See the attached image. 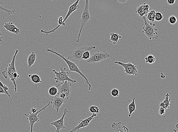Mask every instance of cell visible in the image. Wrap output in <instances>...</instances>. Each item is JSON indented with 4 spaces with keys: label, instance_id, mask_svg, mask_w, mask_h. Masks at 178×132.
<instances>
[{
    "label": "cell",
    "instance_id": "3",
    "mask_svg": "<svg viewBox=\"0 0 178 132\" xmlns=\"http://www.w3.org/2000/svg\"><path fill=\"white\" fill-rule=\"evenodd\" d=\"M89 1L90 0H85L84 8L80 20V24L79 31L76 40V42H79L81 34L84 28L87 23L91 19V16L89 11Z\"/></svg>",
    "mask_w": 178,
    "mask_h": 132
},
{
    "label": "cell",
    "instance_id": "40",
    "mask_svg": "<svg viewBox=\"0 0 178 132\" xmlns=\"http://www.w3.org/2000/svg\"><path fill=\"white\" fill-rule=\"evenodd\" d=\"M52 1H53V0H52Z\"/></svg>",
    "mask_w": 178,
    "mask_h": 132
},
{
    "label": "cell",
    "instance_id": "26",
    "mask_svg": "<svg viewBox=\"0 0 178 132\" xmlns=\"http://www.w3.org/2000/svg\"><path fill=\"white\" fill-rule=\"evenodd\" d=\"M0 10L2 11L5 12L7 13V14H8V15H10L13 14V13L15 12V9H7V8H4V7L2 6L1 5H0Z\"/></svg>",
    "mask_w": 178,
    "mask_h": 132
},
{
    "label": "cell",
    "instance_id": "5",
    "mask_svg": "<svg viewBox=\"0 0 178 132\" xmlns=\"http://www.w3.org/2000/svg\"><path fill=\"white\" fill-rule=\"evenodd\" d=\"M53 72L55 74V77L54 79L56 83L59 82H63L65 81H68L71 83H76L77 81L76 80L71 79L69 77L70 74L66 71V68L62 67L60 68V71L57 72L55 69L52 70Z\"/></svg>",
    "mask_w": 178,
    "mask_h": 132
},
{
    "label": "cell",
    "instance_id": "10",
    "mask_svg": "<svg viewBox=\"0 0 178 132\" xmlns=\"http://www.w3.org/2000/svg\"><path fill=\"white\" fill-rule=\"evenodd\" d=\"M71 86L72 84L70 82L67 81H65V82H62L60 84L56 86L58 89V94L61 93H65L66 97L69 99L71 92Z\"/></svg>",
    "mask_w": 178,
    "mask_h": 132
},
{
    "label": "cell",
    "instance_id": "14",
    "mask_svg": "<svg viewBox=\"0 0 178 132\" xmlns=\"http://www.w3.org/2000/svg\"><path fill=\"white\" fill-rule=\"evenodd\" d=\"M150 6L148 4L144 3L138 6L135 9V13L137 14L140 18L146 16L149 11Z\"/></svg>",
    "mask_w": 178,
    "mask_h": 132
},
{
    "label": "cell",
    "instance_id": "32",
    "mask_svg": "<svg viewBox=\"0 0 178 132\" xmlns=\"http://www.w3.org/2000/svg\"><path fill=\"white\" fill-rule=\"evenodd\" d=\"M0 94H6V95L8 96L9 98H10L11 99V96L10 94L9 93H8V91H6L5 89H3L2 87H1V86H0Z\"/></svg>",
    "mask_w": 178,
    "mask_h": 132
},
{
    "label": "cell",
    "instance_id": "4",
    "mask_svg": "<svg viewBox=\"0 0 178 132\" xmlns=\"http://www.w3.org/2000/svg\"><path fill=\"white\" fill-rule=\"evenodd\" d=\"M146 17V16H144L142 18L144 24L142 28V33L144 34L150 40L158 39V29L155 28V25L154 23H150V24H149L147 21Z\"/></svg>",
    "mask_w": 178,
    "mask_h": 132
},
{
    "label": "cell",
    "instance_id": "16",
    "mask_svg": "<svg viewBox=\"0 0 178 132\" xmlns=\"http://www.w3.org/2000/svg\"><path fill=\"white\" fill-rule=\"evenodd\" d=\"M3 26L7 31H9L12 33L18 35L20 33V29L17 27L12 22L6 23L3 25Z\"/></svg>",
    "mask_w": 178,
    "mask_h": 132
},
{
    "label": "cell",
    "instance_id": "30",
    "mask_svg": "<svg viewBox=\"0 0 178 132\" xmlns=\"http://www.w3.org/2000/svg\"><path fill=\"white\" fill-rule=\"evenodd\" d=\"M169 22L171 25H174L177 22V19L174 16H171L169 18Z\"/></svg>",
    "mask_w": 178,
    "mask_h": 132
},
{
    "label": "cell",
    "instance_id": "39",
    "mask_svg": "<svg viewBox=\"0 0 178 132\" xmlns=\"http://www.w3.org/2000/svg\"><path fill=\"white\" fill-rule=\"evenodd\" d=\"M2 35H3V34H2V32H1V31H0V43L2 42V39H3ZM0 45H1V44H0Z\"/></svg>",
    "mask_w": 178,
    "mask_h": 132
},
{
    "label": "cell",
    "instance_id": "23",
    "mask_svg": "<svg viewBox=\"0 0 178 132\" xmlns=\"http://www.w3.org/2000/svg\"><path fill=\"white\" fill-rule=\"evenodd\" d=\"M29 78H31V80L35 83H42L40 77L37 74H31L28 75Z\"/></svg>",
    "mask_w": 178,
    "mask_h": 132
},
{
    "label": "cell",
    "instance_id": "13",
    "mask_svg": "<svg viewBox=\"0 0 178 132\" xmlns=\"http://www.w3.org/2000/svg\"><path fill=\"white\" fill-rule=\"evenodd\" d=\"M68 99L67 98L65 99L61 98L57 95L54 96V97L51 100V104L53 105V108L56 110V113H58L62 105L66 103Z\"/></svg>",
    "mask_w": 178,
    "mask_h": 132
},
{
    "label": "cell",
    "instance_id": "35",
    "mask_svg": "<svg viewBox=\"0 0 178 132\" xmlns=\"http://www.w3.org/2000/svg\"><path fill=\"white\" fill-rule=\"evenodd\" d=\"M58 96L59 97L61 98L65 99V98H68L66 97V94H65V93H60V94H58Z\"/></svg>",
    "mask_w": 178,
    "mask_h": 132
},
{
    "label": "cell",
    "instance_id": "37",
    "mask_svg": "<svg viewBox=\"0 0 178 132\" xmlns=\"http://www.w3.org/2000/svg\"><path fill=\"white\" fill-rule=\"evenodd\" d=\"M37 111H38V109L35 107L32 108L31 109V112L32 113H35L37 112Z\"/></svg>",
    "mask_w": 178,
    "mask_h": 132
},
{
    "label": "cell",
    "instance_id": "18",
    "mask_svg": "<svg viewBox=\"0 0 178 132\" xmlns=\"http://www.w3.org/2000/svg\"><path fill=\"white\" fill-rule=\"evenodd\" d=\"M169 96H170V94L169 93H168L165 94V99H164V100L163 101H162V102L160 103V107H163L166 110L170 107L171 105L170 103L171 99L169 98Z\"/></svg>",
    "mask_w": 178,
    "mask_h": 132
},
{
    "label": "cell",
    "instance_id": "20",
    "mask_svg": "<svg viewBox=\"0 0 178 132\" xmlns=\"http://www.w3.org/2000/svg\"><path fill=\"white\" fill-rule=\"evenodd\" d=\"M37 56L36 53L34 52H32L31 54L27 58V65L28 67H31L36 62Z\"/></svg>",
    "mask_w": 178,
    "mask_h": 132
},
{
    "label": "cell",
    "instance_id": "21",
    "mask_svg": "<svg viewBox=\"0 0 178 132\" xmlns=\"http://www.w3.org/2000/svg\"><path fill=\"white\" fill-rule=\"evenodd\" d=\"M128 109L129 114H128V117H131L132 113L133 112L136 111V107L135 104V98H133L132 101L131 103L129 104L128 107Z\"/></svg>",
    "mask_w": 178,
    "mask_h": 132
},
{
    "label": "cell",
    "instance_id": "15",
    "mask_svg": "<svg viewBox=\"0 0 178 132\" xmlns=\"http://www.w3.org/2000/svg\"><path fill=\"white\" fill-rule=\"evenodd\" d=\"M80 1V0H77L75 3H74L73 4L70 6L69 8L68 12L66 16H65V18L63 19V26H65V21L67 20L68 19L69 17V16L71 15V14L75 11L77 10H78L80 8L79 5Z\"/></svg>",
    "mask_w": 178,
    "mask_h": 132
},
{
    "label": "cell",
    "instance_id": "2",
    "mask_svg": "<svg viewBox=\"0 0 178 132\" xmlns=\"http://www.w3.org/2000/svg\"><path fill=\"white\" fill-rule=\"evenodd\" d=\"M96 48V47L95 46L92 45L83 46L76 47L70 51L67 59L78 65L80 62L82 60V55L86 51H90L92 50L95 49Z\"/></svg>",
    "mask_w": 178,
    "mask_h": 132
},
{
    "label": "cell",
    "instance_id": "34",
    "mask_svg": "<svg viewBox=\"0 0 178 132\" xmlns=\"http://www.w3.org/2000/svg\"><path fill=\"white\" fill-rule=\"evenodd\" d=\"M0 86L2 87L3 89H5L6 91H8V89H9L8 87H7V86H6L4 85H3V83H2L1 81H0Z\"/></svg>",
    "mask_w": 178,
    "mask_h": 132
},
{
    "label": "cell",
    "instance_id": "7",
    "mask_svg": "<svg viewBox=\"0 0 178 132\" xmlns=\"http://www.w3.org/2000/svg\"><path fill=\"white\" fill-rule=\"evenodd\" d=\"M18 52V50H16L13 57L11 63L8 65L7 68H6L4 71L2 72V75L5 79L9 78L11 80L13 74L16 72L15 63L16 56Z\"/></svg>",
    "mask_w": 178,
    "mask_h": 132
},
{
    "label": "cell",
    "instance_id": "36",
    "mask_svg": "<svg viewBox=\"0 0 178 132\" xmlns=\"http://www.w3.org/2000/svg\"><path fill=\"white\" fill-rule=\"evenodd\" d=\"M176 0H167V2L170 5H173L175 3Z\"/></svg>",
    "mask_w": 178,
    "mask_h": 132
},
{
    "label": "cell",
    "instance_id": "1",
    "mask_svg": "<svg viewBox=\"0 0 178 132\" xmlns=\"http://www.w3.org/2000/svg\"><path fill=\"white\" fill-rule=\"evenodd\" d=\"M47 51L48 52L51 53L52 54L58 56L59 57L61 58L63 60H64L65 62L66 63V64H67L68 66V67L70 71H71V72L77 73L80 75L82 77H83L85 80L86 84L88 86V90L90 91L91 90L92 87L91 84L90 83L86 77L81 71V70L78 67V65H76V63L70 61L67 58H66L63 54H60V53L55 52L54 49L47 48Z\"/></svg>",
    "mask_w": 178,
    "mask_h": 132
},
{
    "label": "cell",
    "instance_id": "27",
    "mask_svg": "<svg viewBox=\"0 0 178 132\" xmlns=\"http://www.w3.org/2000/svg\"><path fill=\"white\" fill-rule=\"evenodd\" d=\"M164 18V15L161 12H156L155 15V20L156 21H159L162 20Z\"/></svg>",
    "mask_w": 178,
    "mask_h": 132
},
{
    "label": "cell",
    "instance_id": "19",
    "mask_svg": "<svg viewBox=\"0 0 178 132\" xmlns=\"http://www.w3.org/2000/svg\"><path fill=\"white\" fill-rule=\"evenodd\" d=\"M110 42L112 44L115 45L119 43V39L122 38V36L118 33L112 32L110 34Z\"/></svg>",
    "mask_w": 178,
    "mask_h": 132
},
{
    "label": "cell",
    "instance_id": "33",
    "mask_svg": "<svg viewBox=\"0 0 178 132\" xmlns=\"http://www.w3.org/2000/svg\"><path fill=\"white\" fill-rule=\"evenodd\" d=\"M166 110L163 107H160L159 110H158V112L160 115L161 116H163L165 113Z\"/></svg>",
    "mask_w": 178,
    "mask_h": 132
},
{
    "label": "cell",
    "instance_id": "6",
    "mask_svg": "<svg viewBox=\"0 0 178 132\" xmlns=\"http://www.w3.org/2000/svg\"><path fill=\"white\" fill-rule=\"evenodd\" d=\"M51 104V101H49L48 104L47 105L44 106V107L42 108L39 111H38L37 112L35 113H32L31 112L28 111V114H25V116L27 117V120L29 121V125L30 126V132H33V128L34 125L36 123H38L40 122L39 120V116H38V114L40 112H42L43 111L45 110V109L47 108L48 107L50 106Z\"/></svg>",
    "mask_w": 178,
    "mask_h": 132
},
{
    "label": "cell",
    "instance_id": "17",
    "mask_svg": "<svg viewBox=\"0 0 178 132\" xmlns=\"http://www.w3.org/2000/svg\"><path fill=\"white\" fill-rule=\"evenodd\" d=\"M121 122H119L118 123L113 122L111 125V128L113 129L114 132H129V129L127 128L125 126H121Z\"/></svg>",
    "mask_w": 178,
    "mask_h": 132
},
{
    "label": "cell",
    "instance_id": "12",
    "mask_svg": "<svg viewBox=\"0 0 178 132\" xmlns=\"http://www.w3.org/2000/svg\"><path fill=\"white\" fill-rule=\"evenodd\" d=\"M68 112L67 109L65 108L64 110V113L61 118L57 120L51 122L50 124L54 126L56 128L55 132H59L62 129H65L66 127L64 126V118L66 114Z\"/></svg>",
    "mask_w": 178,
    "mask_h": 132
},
{
    "label": "cell",
    "instance_id": "25",
    "mask_svg": "<svg viewBox=\"0 0 178 132\" xmlns=\"http://www.w3.org/2000/svg\"><path fill=\"white\" fill-rule=\"evenodd\" d=\"M145 60L146 63L149 64L154 63L156 60L155 56L152 54L148 55L145 58Z\"/></svg>",
    "mask_w": 178,
    "mask_h": 132
},
{
    "label": "cell",
    "instance_id": "8",
    "mask_svg": "<svg viewBox=\"0 0 178 132\" xmlns=\"http://www.w3.org/2000/svg\"><path fill=\"white\" fill-rule=\"evenodd\" d=\"M110 57V53L103 50L100 52L99 51L96 52L90 56V57L86 60V62L89 63L96 64Z\"/></svg>",
    "mask_w": 178,
    "mask_h": 132
},
{
    "label": "cell",
    "instance_id": "9",
    "mask_svg": "<svg viewBox=\"0 0 178 132\" xmlns=\"http://www.w3.org/2000/svg\"><path fill=\"white\" fill-rule=\"evenodd\" d=\"M115 64L122 66L124 68V72L127 76H137L138 73V68L135 65L130 62L125 63L120 61H115Z\"/></svg>",
    "mask_w": 178,
    "mask_h": 132
},
{
    "label": "cell",
    "instance_id": "24",
    "mask_svg": "<svg viewBox=\"0 0 178 132\" xmlns=\"http://www.w3.org/2000/svg\"><path fill=\"white\" fill-rule=\"evenodd\" d=\"M48 93L51 96H54L58 95V91L57 87L54 86H51L49 88Z\"/></svg>",
    "mask_w": 178,
    "mask_h": 132
},
{
    "label": "cell",
    "instance_id": "28",
    "mask_svg": "<svg viewBox=\"0 0 178 132\" xmlns=\"http://www.w3.org/2000/svg\"><path fill=\"white\" fill-rule=\"evenodd\" d=\"M90 112L92 113H99L100 112V109L99 107L97 106H91L89 107Z\"/></svg>",
    "mask_w": 178,
    "mask_h": 132
},
{
    "label": "cell",
    "instance_id": "22",
    "mask_svg": "<svg viewBox=\"0 0 178 132\" xmlns=\"http://www.w3.org/2000/svg\"><path fill=\"white\" fill-rule=\"evenodd\" d=\"M156 12V11L155 10H152L149 11L147 14V19L150 23H154Z\"/></svg>",
    "mask_w": 178,
    "mask_h": 132
},
{
    "label": "cell",
    "instance_id": "11",
    "mask_svg": "<svg viewBox=\"0 0 178 132\" xmlns=\"http://www.w3.org/2000/svg\"><path fill=\"white\" fill-rule=\"evenodd\" d=\"M97 116V113H93L91 116H90L86 119L80 120V121L79 122L78 125L76 126L75 127H73L70 132L77 131L79 130L81 128H84L85 127L88 126H89V123L91 121L94 119Z\"/></svg>",
    "mask_w": 178,
    "mask_h": 132
},
{
    "label": "cell",
    "instance_id": "41",
    "mask_svg": "<svg viewBox=\"0 0 178 132\" xmlns=\"http://www.w3.org/2000/svg\"></svg>",
    "mask_w": 178,
    "mask_h": 132
},
{
    "label": "cell",
    "instance_id": "38",
    "mask_svg": "<svg viewBox=\"0 0 178 132\" xmlns=\"http://www.w3.org/2000/svg\"><path fill=\"white\" fill-rule=\"evenodd\" d=\"M128 0H116L117 2H119V3H122V4L125 3Z\"/></svg>",
    "mask_w": 178,
    "mask_h": 132
},
{
    "label": "cell",
    "instance_id": "29",
    "mask_svg": "<svg viewBox=\"0 0 178 132\" xmlns=\"http://www.w3.org/2000/svg\"><path fill=\"white\" fill-rule=\"evenodd\" d=\"M90 56L89 51H86L83 53L82 56V59L84 60H88L90 57Z\"/></svg>",
    "mask_w": 178,
    "mask_h": 132
},
{
    "label": "cell",
    "instance_id": "31",
    "mask_svg": "<svg viewBox=\"0 0 178 132\" xmlns=\"http://www.w3.org/2000/svg\"><path fill=\"white\" fill-rule=\"evenodd\" d=\"M111 95L114 97H117L119 96V92L117 89H113L111 91Z\"/></svg>",
    "mask_w": 178,
    "mask_h": 132
}]
</instances>
